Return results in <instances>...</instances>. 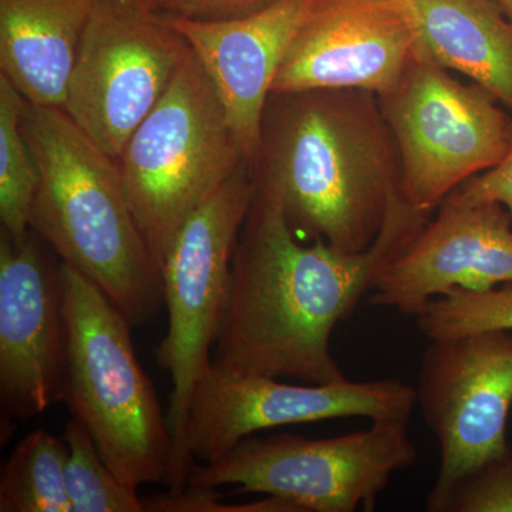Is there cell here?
I'll return each mask as SVG.
<instances>
[{"mask_svg": "<svg viewBox=\"0 0 512 512\" xmlns=\"http://www.w3.org/2000/svg\"><path fill=\"white\" fill-rule=\"evenodd\" d=\"M254 177L212 365L241 375L339 382L345 375L330 352L333 330L373 291L383 269L430 215L400 194L365 251L342 252L323 241L306 247L286 220L278 192Z\"/></svg>", "mask_w": 512, "mask_h": 512, "instance_id": "1", "label": "cell"}, {"mask_svg": "<svg viewBox=\"0 0 512 512\" xmlns=\"http://www.w3.org/2000/svg\"><path fill=\"white\" fill-rule=\"evenodd\" d=\"M254 173L295 234L342 252L379 237L400 197V160L379 97L357 89L271 93Z\"/></svg>", "mask_w": 512, "mask_h": 512, "instance_id": "2", "label": "cell"}, {"mask_svg": "<svg viewBox=\"0 0 512 512\" xmlns=\"http://www.w3.org/2000/svg\"><path fill=\"white\" fill-rule=\"evenodd\" d=\"M20 128L39 167L30 229L99 286L131 325L165 306L163 272L128 202L117 161L60 107L26 101Z\"/></svg>", "mask_w": 512, "mask_h": 512, "instance_id": "3", "label": "cell"}, {"mask_svg": "<svg viewBox=\"0 0 512 512\" xmlns=\"http://www.w3.org/2000/svg\"><path fill=\"white\" fill-rule=\"evenodd\" d=\"M66 326L63 402L127 484L164 483L174 444L167 413L141 367L130 320L99 286L60 261Z\"/></svg>", "mask_w": 512, "mask_h": 512, "instance_id": "4", "label": "cell"}, {"mask_svg": "<svg viewBox=\"0 0 512 512\" xmlns=\"http://www.w3.org/2000/svg\"><path fill=\"white\" fill-rule=\"evenodd\" d=\"M244 163L214 84L190 49L117 161L161 269L185 221Z\"/></svg>", "mask_w": 512, "mask_h": 512, "instance_id": "5", "label": "cell"}, {"mask_svg": "<svg viewBox=\"0 0 512 512\" xmlns=\"http://www.w3.org/2000/svg\"><path fill=\"white\" fill-rule=\"evenodd\" d=\"M255 191L254 171L239 165L231 177L185 221L163 269L168 330L156 350L157 362L173 380L168 427L174 453L165 485L187 488L195 461L185 448L192 393L212 363L231 282L232 258Z\"/></svg>", "mask_w": 512, "mask_h": 512, "instance_id": "6", "label": "cell"}, {"mask_svg": "<svg viewBox=\"0 0 512 512\" xmlns=\"http://www.w3.org/2000/svg\"><path fill=\"white\" fill-rule=\"evenodd\" d=\"M409 420H376L328 439L291 433L245 437L212 463L195 464L187 487L234 485L238 493L284 500L298 512L373 511L394 474L419 451Z\"/></svg>", "mask_w": 512, "mask_h": 512, "instance_id": "7", "label": "cell"}, {"mask_svg": "<svg viewBox=\"0 0 512 512\" xmlns=\"http://www.w3.org/2000/svg\"><path fill=\"white\" fill-rule=\"evenodd\" d=\"M379 101L399 151L400 194L423 214L510 151L512 119L500 101L480 84L461 83L420 45Z\"/></svg>", "mask_w": 512, "mask_h": 512, "instance_id": "8", "label": "cell"}, {"mask_svg": "<svg viewBox=\"0 0 512 512\" xmlns=\"http://www.w3.org/2000/svg\"><path fill=\"white\" fill-rule=\"evenodd\" d=\"M188 50L184 37L153 6L94 0L64 110L100 150L119 161Z\"/></svg>", "mask_w": 512, "mask_h": 512, "instance_id": "9", "label": "cell"}, {"mask_svg": "<svg viewBox=\"0 0 512 512\" xmlns=\"http://www.w3.org/2000/svg\"><path fill=\"white\" fill-rule=\"evenodd\" d=\"M416 402L439 441V476L427 511L443 512L463 478L511 453L512 330H481L431 340Z\"/></svg>", "mask_w": 512, "mask_h": 512, "instance_id": "10", "label": "cell"}, {"mask_svg": "<svg viewBox=\"0 0 512 512\" xmlns=\"http://www.w3.org/2000/svg\"><path fill=\"white\" fill-rule=\"evenodd\" d=\"M416 404V389L402 380L289 384L211 363L192 393L185 448L191 460L212 463L261 430L350 417L409 420Z\"/></svg>", "mask_w": 512, "mask_h": 512, "instance_id": "11", "label": "cell"}, {"mask_svg": "<svg viewBox=\"0 0 512 512\" xmlns=\"http://www.w3.org/2000/svg\"><path fill=\"white\" fill-rule=\"evenodd\" d=\"M33 229L0 228V410L30 420L63 402L66 326L60 262Z\"/></svg>", "mask_w": 512, "mask_h": 512, "instance_id": "12", "label": "cell"}, {"mask_svg": "<svg viewBox=\"0 0 512 512\" xmlns=\"http://www.w3.org/2000/svg\"><path fill=\"white\" fill-rule=\"evenodd\" d=\"M419 49L407 0H309L271 93H389Z\"/></svg>", "mask_w": 512, "mask_h": 512, "instance_id": "13", "label": "cell"}, {"mask_svg": "<svg viewBox=\"0 0 512 512\" xmlns=\"http://www.w3.org/2000/svg\"><path fill=\"white\" fill-rule=\"evenodd\" d=\"M437 210L383 269L373 305L417 316L448 292L512 284V220L504 205L454 190Z\"/></svg>", "mask_w": 512, "mask_h": 512, "instance_id": "14", "label": "cell"}, {"mask_svg": "<svg viewBox=\"0 0 512 512\" xmlns=\"http://www.w3.org/2000/svg\"><path fill=\"white\" fill-rule=\"evenodd\" d=\"M308 2L275 0L251 15L215 22L164 13L214 84L251 168L259 157L266 103Z\"/></svg>", "mask_w": 512, "mask_h": 512, "instance_id": "15", "label": "cell"}, {"mask_svg": "<svg viewBox=\"0 0 512 512\" xmlns=\"http://www.w3.org/2000/svg\"><path fill=\"white\" fill-rule=\"evenodd\" d=\"M94 0H0V74L35 106L66 104Z\"/></svg>", "mask_w": 512, "mask_h": 512, "instance_id": "16", "label": "cell"}, {"mask_svg": "<svg viewBox=\"0 0 512 512\" xmlns=\"http://www.w3.org/2000/svg\"><path fill=\"white\" fill-rule=\"evenodd\" d=\"M419 45L512 111V23L493 0H407Z\"/></svg>", "mask_w": 512, "mask_h": 512, "instance_id": "17", "label": "cell"}, {"mask_svg": "<svg viewBox=\"0 0 512 512\" xmlns=\"http://www.w3.org/2000/svg\"><path fill=\"white\" fill-rule=\"evenodd\" d=\"M69 446L45 429L28 434L0 473V512H72L66 490Z\"/></svg>", "mask_w": 512, "mask_h": 512, "instance_id": "18", "label": "cell"}, {"mask_svg": "<svg viewBox=\"0 0 512 512\" xmlns=\"http://www.w3.org/2000/svg\"><path fill=\"white\" fill-rule=\"evenodd\" d=\"M25 103L8 77L0 74V221L16 237L29 232L40 183L39 167L20 128Z\"/></svg>", "mask_w": 512, "mask_h": 512, "instance_id": "19", "label": "cell"}, {"mask_svg": "<svg viewBox=\"0 0 512 512\" xmlns=\"http://www.w3.org/2000/svg\"><path fill=\"white\" fill-rule=\"evenodd\" d=\"M62 437L70 450L66 490L72 512H144L137 488L110 470L82 421L72 416Z\"/></svg>", "mask_w": 512, "mask_h": 512, "instance_id": "20", "label": "cell"}, {"mask_svg": "<svg viewBox=\"0 0 512 512\" xmlns=\"http://www.w3.org/2000/svg\"><path fill=\"white\" fill-rule=\"evenodd\" d=\"M417 325L430 340L481 330H512V284L484 292H448L417 315Z\"/></svg>", "mask_w": 512, "mask_h": 512, "instance_id": "21", "label": "cell"}, {"mask_svg": "<svg viewBox=\"0 0 512 512\" xmlns=\"http://www.w3.org/2000/svg\"><path fill=\"white\" fill-rule=\"evenodd\" d=\"M443 512H512V451L463 478Z\"/></svg>", "mask_w": 512, "mask_h": 512, "instance_id": "22", "label": "cell"}, {"mask_svg": "<svg viewBox=\"0 0 512 512\" xmlns=\"http://www.w3.org/2000/svg\"><path fill=\"white\" fill-rule=\"evenodd\" d=\"M221 497L215 488L187 487L181 493L167 491L141 498V501L144 512H298L286 501L266 495L258 501L241 505L224 504Z\"/></svg>", "mask_w": 512, "mask_h": 512, "instance_id": "23", "label": "cell"}, {"mask_svg": "<svg viewBox=\"0 0 512 512\" xmlns=\"http://www.w3.org/2000/svg\"><path fill=\"white\" fill-rule=\"evenodd\" d=\"M157 10L177 18L227 20L242 18L266 8L275 0H153Z\"/></svg>", "mask_w": 512, "mask_h": 512, "instance_id": "24", "label": "cell"}, {"mask_svg": "<svg viewBox=\"0 0 512 512\" xmlns=\"http://www.w3.org/2000/svg\"><path fill=\"white\" fill-rule=\"evenodd\" d=\"M457 191L470 200L504 205L512 220V141L510 151L500 164L466 181Z\"/></svg>", "mask_w": 512, "mask_h": 512, "instance_id": "25", "label": "cell"}, {"mask_svg": "<svg viewBox=\"0 0 512 512\" xmlns=\"http://www.w3.org/2000/svg\"><path fill=\"white\" fill-rule=\"evenodd\" d=\"M495 5L501 9V12L507 16V19L512 23V0H493Z\"/></svg>", "mask_w": 512, "mask_h": 512, "instance_id": "26", "label": "cell"}, {"mask_svg": "<svg viewBox=\"0 0 512 512\" xmlns=\"http://www.w3.org/2000/svg\"><path fill=\"white\" fill-rule=\"evenodd\" d=\"M136 2L144 3V5L153 6V8H156V6H154L153 0H136Z\"/></svg>", "mask_w": 512, "mask_h": 512, "instance_id": "27", "label": "cell"}]
</instances>
